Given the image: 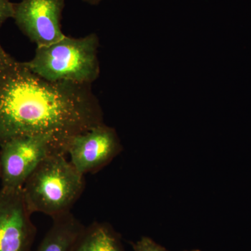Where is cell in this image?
Instances as JSON below:
<instances>
[{
    "mask_svg": "<svg viewBox=\"0 0 251 251\" xmlns=\"http://www.w3.org/2000/svg\"><path fill=\"white\" fill-rule=\"evenodd\" d=\"M102 123L92 85L46 80L14 57L0 69V145L51 135L67 152L74 136Z\"/></svg>",
    "mask_w": 251,
    "mask_h": 251,
    "instance_id": "6da1fadb",
    "label": "cell"
},
{
    "mask_svg": "<svg viewBox=\"0 0 251 251\" xmlns=\"http://www.w3.org/2000/svg\"><path fill=\"white\" fill-rule=\"evenodd\" d=\"M67 156L54 153L46 157L25 183L23 198L31 214L41 213L52 219L64 215L82 196L85 177Z\"/></svg>",
    "mask_w": 251,
    "mask_h": 251,
    "instance_id": "7a4b0ae2",
    "label": "cell"
},
{
    "mask_svg": "<svg viewBox=\"0 0 251 251\" xmlns=\"http://www.w3.org/2000/svg\"><path fill=\"white\" fill-rule=\"evenodd\" d=\"M99 47L95 33L80 38L65 35L50 45L36 47L34 57L24 64L47 80L92 85L100 74Z\"/></svg>",
    "mask_w": 251,
    "mask_h": 251,
    "instance_id": "3957f363",
    "label": "cell"
},
{
    "mask_svg": "<svg viewBox=\"0 0 251 251\" xmlns=\"http://www.w3.org/2000/svg\"><path fill=\"white\" fill-rule=\"evenodd\" d=\"M54 153L67 155V150L51 135H27L0 145V188L22 189L44 159Z\"/></svg>",
    "mask_w": 251,
    "mask_h": 251,
    "instance_id": "277c9868",
    "label": "cell"
},
{
    "mask_svg": "<svg viewBox=\"0 0 251 251\" xmlns=\"http://www.w3.org/2000/svg\"><path fill=\"white\" fill-rule=\"evenodd\" d=\"M122 151L116 130L102 123L74 136L69 143L67 156L72 166L85 176L100 171Z\"/></svg>",
    "mask_w": 251,
    "mask_h": 251,
    "instance_id": "5b68a950",
    "label": "cell"
},
{
    "mask_svg": "<svg viewBox=\"0 0 251 251\" xmlns=\"http://www.w3.org/2000/svg\"><path fill=\"white\" fill-rule=\"evenodd\" d=\"M65 0H21L15 3V23L37 47L62 39L63 10Z\"/></svg>",
    "mask_w": 251,
    "mask_h": 251,
    "instance_id": "8992f818",
    "label": "cell"
},
{
    "mask_svg": "<svg viewBox=\"0 0 251 251\" xmlns=\"http://www.w3.org/2000/svg\"><path fill=\"white\" fill-rule=\"evenodd\" d=\"M22 189L0 188V251H29L36 234Z\"/></svg>",
    "mask_w": 251,
    "mask_h": 251,
    "instance_id": "52a82bcc",
    "label": "cell"
},
{
    "mask_svg": "<svg viewBox=\"0 0 251 251\" xmlns=\"http://www.w3.org/2000/svg\"><path fill=\"white\" fill-rule=\"evenodd\" d=\"M84 227L72 212L53 218L35 251H70Z\"/></svg>",
    "mask_w": 251,
    "mask_h": 251,
    "instance_id": "ba28073f",
    "label": "cell"
},
{
    "mask_svg": "<svg viewBox=\"0 0 251 251\" xmlns=\"http://www.w3.org/2000/svg\"><path fill=\"white\" fill-rule=\"evenodd\" d=\"M70 251H124L116 232L110 226L94 222L85 226Z\"/></svg>",
    "mask_w": 251,
    "mask_h": 251,
    "instance_id": "9c48e42d",
    "label": "cell"
},
{
    "mask_svg": "<svg viewBox=\"0 0 251 251\" xmlns=\"http://www.w3.org/2000/svg\"><path fill=\"white\" fill-rule=\"evenodd\" d=\"M132 248L133 251H168L148 237H143L136 242L133 243Z\"/></svg>",
    "mask_w": 251,
    "mask_h": 251,
    "instance_id": "30bf717a",
    "label": "cell"
},
{
    "mask_svg": "<svg viewBox=\"0 0 251 251\" xmlns=\"http://www.w3.org/2000/svg\"><path fill=\"white\" fill-rule=\"evenodd\" d=\"M14 5L10 0H0V28L8 19L14 17Z\"/></svg>",
    "mask_w": 251,
    "mask_h": 251,
    "instance_id": "8fae6325",
    "label": "cell"
},
{
    "mask_svg": "<svg viewBox=\"0 0 251 251\" xmlns=\"http://www.w3.org/2000/svg\"><path fill=\"white\" fill-rule=\"evenodd\" d=\"M12 58V56H11V54L7 53V52H6V50L3 49L1 44H0V69L4 67L5 64H7V63L9 62Z\"/></svg>",
    "mask_w": 251,
    "mask_h": 251,
    "instance_id": "7c38bea8",
    "label": "cell"
},
{
    "mask_svg": "<svg viewBox=\"0 0 251 251\" xmlns=\"http://www.w3.org/2000/svg\"><path fill=\"white\" fill-rule=\"evenodd\" d=\"M82 1H85V2L89 4L97 5L99 4V3L103 1V0H82Z\"/></svg>",
    "mask_w": 251,
    "mask_h": 251,
    "instance_id": "4fadbf2b",
    "label": "cell"
},
{
    "mask_svg": "<svg viewBox=\"0 0 251 251\" xmlns=\"http://www.w3.org/2000/svg\"><path fill=\"white\" fill-rule=\"evenodd\" d=\"M201 251L199 250H192V251Z\"/></svg>",
    "mask_w": 251,
    "mask_h": 251,
    "instance_id": "5bb4252c",
    "label": "cell"
}]
</instances>
